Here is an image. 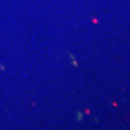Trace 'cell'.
Masks as SVG:
<instances>
[]
</instances>
